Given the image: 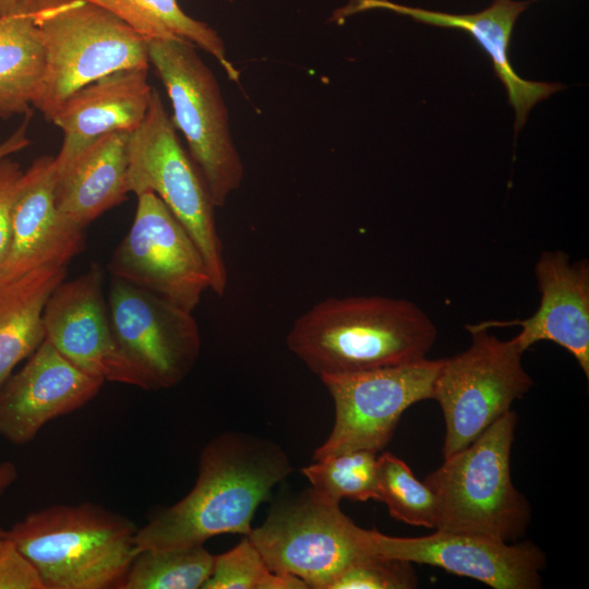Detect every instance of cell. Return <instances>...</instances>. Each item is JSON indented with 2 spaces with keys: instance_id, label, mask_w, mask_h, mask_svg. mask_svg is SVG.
<instances>
[{
  "instance_id": "cell-1",
  "label": "cell",
  "mask_w": 589,
  "mask_h": 589,
  "mask_svg": "<svg viewBox=\"0 0 589 589\" xmlns=\"http://www.w3.org/2000/svg\"><path fill=\"white\" fill-rule=\"evenodd\" d=\"M292 467L276 444L241 433L214 437L202 450L195 485L178 503L137 529L135 555L204 544L223 533L251 531V520Z\"/></svg>"
},
{
  "instance_id": "cell-2",
  "label": "cell",
  "mask_w": 589,
  "mask_h": 589,
  "mask_svg": "<svg viewBox=\"0 0 589 589\" xmlns=\"http://www.w3.org/2000/svg\"><path fill=\"white\" fill-rule=\"evenodd\" d=\"M437 329L416 303L383 296L326 298L292 323L288 349L318 376L426 358Z\"/></svg>"
},
{
  "instance_id": "cell-3",
  "label": "cell",
  "mask_w": 589,
  "mask_h": 589,
  "mask_svg": "<svg viewBox=\"0 0 589 589\" xmlns=\"http://www.w3.org/2000/svg\"><path fill=\"white\" fill-rule=\"evenodd\" d=\"M132 521L92 503L28 514L7 537L32 562L46 589L118 588L135 557Z\"/></svg>"
},
{
  "instance_id": "cell-4",
  "label": "cell",
  "mask_w": 589,
  "mask_h": 589,
  "mask_svg": "<svg viewBox=\"0 0 589 589\" xmlns=\"http://www.w3.org/2000/svg\"><path fill=\"white\" fill-rule=\"evenodd\" d=\"M45 50L33 106L47 120L81 87L112 72L148 69L147 39L84 0H26Z\"/></svg>"
},
{
  "instance_id": "cell-5",
  "label": "cell",
  "mask_w": 589,
  "mask_h": 589,
  "mask_svg": "<svg viewBox=\"0 0 589 589\" xmlns=\"http://www.w3.org/2000/svg\"><path fill=\"white\" fill-rule=\"evenodd\" d=\"M516 424L517 414L508 410L424 478L440 503L436 530L484 534L506 542L524 538L532 509L510 477Z\"/></svg>"
},
{
  "instance_id": "cell-6",
  "label": "cell",
  "mask_w": 589,
  "mask_h": 589,
  "mask_svg": "<svg viewBox=\"0 0 589 589\" xmlns=\"http://www.w3.org/2000/svg\"><path fill=\"white\" fill-rule=\"evenodd\" d=\"M148 57L171 101L176 129L188 143L215 207H223L244 178L219 84L192 43L147 40Z\"/></svg>"
},
{
  "instance_id": "cell-7",
  "label": "cell",
  "mask_w": 589,
  "mask_h": 589,
  "mask_svg": "<svg viewBox=\"0 0 589 589\" xmlns=\"http://www.w3.org/2000/svg\"><path fill=\"white\" fill-rule=\"evenodd\" d=\"M127 181L129 193L153 192L165 203L199 248L211 276V290L224 296L228 273L216 207L155 87L144 121L130 133Z\"/></svg>"
},
{
  "instance_id": "cell-8",
  "label": "cell",
  "mask_w": 589,
  "mask_h": 589,
  "mask_svg": "<svg viewBox=\"0 0 589 589\" xmlns=\"http://www.w3.org/2000/svg\"><path fill=\"white\" fill-rule=\"evenodd\" d=\"M247 537L271 570L294 576L313 589H329L348 566L376 553L371 530L357 526L339 502L312 486L272 507Z\"/></svg>"
},
{
  "instance_id": "cell-9",
  "label": "cell",
  "mask_w": 589,
  "mask_h": 589,
  "mask_svg": "<svg viewBox=\"0 0 589 589\" xmlns=\"http://www.w3.org/2000/svg\"><path fill=\"white\" fill-rule=\"evenodd\" d=\"M466 328L472 337L469 347L441 360L433 384L432 399L445 422L444 458L474 441L533 385L521 362L525 351L513 338Z\"/></svg>"
},
{
  "instance_id": "cell-10",
  "label": "cell",
  "mask_w": 589,
  "mask_h": 589,
  "mask_svg": "<svg viewBox=\"0 0 589 589\" xmlns=\"http://www.w3.org/2000/svg\"><path fill=\"white\" fill-rule=\"evenodd\" d=\"M107 304L118 349L137 387L169 388L189 375L201 352L192 312L116 277Z\"/></svg>"
},
{
  "instance_id": "cell-11",
  "label": "cell",
  "mask_w": 589,
  "mask_h": 589,
  "mask_svg": "<svg viewBox=\"0 0 589 589\" xmlns=\"http://www.w3.org/2000/svg\"><path fill=\"white\" fill-rule=\"evenodd\" d=\"M441 360L424 358L395 366L321 375L334 401L335 422L313 460L357 449L377 454L392 440L401 414L413 404L432 399Z\"/></svg>"
},
{
  "instance_id": "cell-12",
  "label": "cell",
  "mask_w": 589,
  "mask_h": 589,
  "mask_svg": "<svg viewBox=\"0 0 589 589\" xmlns=\"http://www.w3.org/2000/svg\"><path fill=\"white\" fill-rule=\"evenodd\" d=\"M137 196L130 230L116 248L111 277L152 291L193 312L211 276L205 261L184 227L153 192Z\"/></svg>"
},
{
  "instance_id": "cell-13",
  "label": "cell",
  "mask_w": 589,
  "mask_h": 589,
  "mask_svg": "<svg viewBox=\"0 0 589 589\" xmlns=\"http://www.w3.org/2000/svg\"><path fill=\"white\" fill-rule=\"evenodd\" d=\"M377 554L441 567L494 589H539L546 556L530 540L506 542L484 534L443 531L416 538L386 536L371 529Z\"/></svg>"
},
{
  "instance_id": "cell-14",
  "label": "cell",
  "mask_w": 589,
  "mask_h": 589,
  "mask_svg": "<svg viewBox=\"0 0 589 589\" xmlns=\"http://www.w3.org/2000/svg\"><path fill=\"white\" fill-rule=\"evenodd\" d=\"M41 318L45 338L79 369L104 382L136 386L115 339L98 265L60 283L49 296Z\"/></svg>"
},
{
  "instance_id": "cell-15",
  "label": "cell",
  "mask_w": 589,
  "mask_h": 589,
  "mask_svg": "<svg viewBox=\"0 0 589 589\" xmlns=\"http://www.w3.org/2000/svg\"><path fill=\"white\" fill-rule=\"evenodd\" d=\"M103 384L45 338L0 388V436L17 445L31 442L47 422L92 400Z\"/></svg>"
},
{
  "instance_id": "cell-16",
  "label": "cell",
  "mask_w": 589,
  "mask_h": 589,
  "mask_svg": "<svg viewBox=\"0 0 589 589\" xmlns=\"http://www.w3.org/2000/svg\"><path fill=\"white\" fill-rule=\"evenodd\" d=\"M55 157L41 156L24 171L11 213V239L0 285L34 269L67 265L85 247L84 229L65 220L55 202Z\"/></svg>"
},
{
  "instance_id": "cell-17",
  "label": "cell",
  "mask_w": 589,
  "mask_h": 589,
  "mask_svg": "<svg viewBox=\"0 0 589 589\" xmlns=\"http://www.w3.org/2000/svg\"><path fill=\"white\" fill-rule=\"evenodd\" d=\"M534 275L540 292V304L533 315L525 320L484 321L474 328L520 326L513 337L526 351L541 340L553 341L566 349L589 378V263L570 261L562 251H543Z\"/></svg>"
},
{
  "instance_id": "cell-18",
  "label": "cell",
  "mask_w": 589,
  "mask_h": 589,
  "mask_svg": "<svg viewBox=\"0 0 589 589\" xmlns=\"http://www.w3.org/2000/svg\"><path fill=\"white\" fill-rule=\"evenodd\" d=\"M531 1L493 0L486 9L471 14H454L409 7L389 0H349L335 12L340 21L366 10L382 9L413 19L417 22L458 28L467 32L490 57L495 74L504 84L508 103L515 111V131L525 124L529 111L540 101L563 88L557 83L534 82L520 77L508 56L510 36L519 15Z\"/></svg>"
},
{
  "instance_id": "cell-19",
  "label": "cell",
  "mask_w": 589,
  "mask_h": 589,
  "mask_svg": "<svg viewBox=\"0 0 589 589\" xmlns=\"http://www.w3.org/2000/svg\"><path fill=\"white\" fill-rule=\"evenodd\" d=\"M148 69H125L74 92L51 118L63 133L55 172L64 170L91 143L109 133L135 131L153 95Z\"/></svg>"
},
{
  "instance_id": "cell-20",
  "label": "cell",
  "mask_w": 589,
  "mask_h": 589,
  "mask_svg": "<svg viewBox=\"0 0 589 589\" xmlns=\"http://www.w3.org/2000/svg\"><path fill=\"white\" fill-rule=\"evenodd\" d=\"M129 139L128 132L100 136L64 170L55 172V202L65 220L84 229L127 200Z\"/></svg>"
},
{
  "instance_id": "cell-21",
  "label": "cell",
  "mask_w": 589,
  "mask_h": 589,
  "mask_svg": "<svg viewBox=\"0 0 589 589\" xmlns=\"http://www.w3.org/2000/svg\"><path fill=\"white\" fill-rule=\"evenodd\" d=\"M67 267H39L0 285V388L45 339L43 311L51 292L65 279Z\"/></svg>"
},
{
  "instance_id": "cell-22",
  "label": "cell",
  "mask_w": 589,
  "mask_h": 589,
  "mask_svg": "<svg viewBox=\"0 0 589 589\" xmlns=\"http://www.w3.org/2000/svg\"><path fill=\"white\" fill-rule=\"evenodd\" d=\"M39 31L26 0L0 15V117L29 111L45 71Z\"/></svg>"
},
{
  "instance_id": "cell-23",
  "label": "cell",
  "mask_w": 589,
  "mask_h": 589,
  "mask_svg": "<svg viewBox=\"0 0 589 589\" xmlns=\"http://www.w3.org/2000/svg\"><path fill=\"white\" fill-rule=\"evenodd\" d=\"M113 14L147 40L180 38L217 59L227 76L239 82L219 34L205 22L188 15L177 0H84Z\"/></svg>"
},
{
  "instance_id": "cell-24",
  "label": "cell",
  "mask_w": 589,
  "mask_h": 589,
  "mask_svg": "<svg viewBox=\"0 0 589 589\" xmlns=\"http://www.w3.org/2000/svg\"><path fill=\"white\" fill-rule=\"evenodd\" d=\"M214 557L204 544L142 551L133 558L118 588H203L213 572Z\"/></svg>"
},
{
  "instance_id": "cell-25",
  "label": "cell",
  "mask_w": 589,
  "mask_h": 589,
  "mask_svg": "<svg viewBox=\"0 0 589 589\" xmlns=\"http://www.w3.org/2000/svg\"><path fill=\"white\" fill-rule=\"evenodd\" d=\"M375 485L377 501L387 506L395 519L412 526L438 527L441 510L436 495L414 477L404 460L390 453L376 457Z\"/></svg>"
},
{
  "instance_id": "cell-26",
  "label": "cell",
  "mask_w": 589,
  "mask_h": 589,
  "mask_svg": "<svg viewBox=\"0 0 589 589\" xmlns=\"http://www.w3.org/2000/svg\"><path fill=\"white\" fill-rule=\"evenodd\" d=\"M376 457L366 449L333 454L314 460L301 472L314 490L330 500L377 501Z\"/></svg>"
},
{
  "instance_id": "cell-27",
  "label": "cell",
  "mask_w": 589,
  "mask_h": 589,
  "mask_svg": "<svg viewBox=\"0 0 589 589\" xmlns=\"http://www.w3.org/2000/svg\"><path fill=\"white\" fill-rule=\"evenodd\" d=\"M301 579L269 569L245 536L235 548L214 557L213 572L203 589H306Z\"/></svg>"
},
{
  "instance_id": "cell-28",
  "label": "cell",
  "mask_w": 589,
  "mask_h": 589,
  "mask_svg": "<svg viewBox=\"0 0 589 589\" xmlns=\"http://www.w3.org/2000/svg\"><path fill=\"white\" fill-rule=\"evenodd\" d=\"M418 577L412 563L381 554L363 556L348 566L329 589H412Z\"/></svg>"
},
{
  "instance_id": "cell-29",
  "label": "cell",
  "mask_w": 589,
  "mask_h": 589,
  "mask_svg": "<svg viewBox=\"0 0 589 589\" xmlns=\"http://www.w3.org/2000/svg\"><path fill=\"white\" fill-rule=\"evenodd\" d=\"M0 589H46L35 566L8 537L0 548Z\"/></svg>"
},
{
  "instance_id": "cell-30",
  "label": "cell",
  "mask_w": 589,
  "mask_h": 589,
  "mask_svg": "<svg viewBox=\"0 0 589 589\" xmlns=\"http://www.w3.org/2000/svg\"><path fill=\"white\" fill-rule=\"evenodd\" d=\"M24 170L10 157L0 159V265L4 261L11 239V213Z\"/></svg>"
},
{
  "instance_id": "cell-31",
  "label": "cell",
  "mask_w": 589,
  "mask_h": 589,
  "mask_svg": "<svg viewBox=\"0 0 589 589\" xmlns=\"http://www.w3.org/2000/svg\"><path fill=\"white\" fill-rule=\"evenodd\" d=\"M31 118L32 112L29 110L25 113L22 123L3 142L0 143V159L10 157L12 154L23 151L31 144L27 136V129Z\"/></svg>"
},
{
  "instance_id": "cell-32",
  "label": "cell",
  "mask_w": 589,
  "mask_h": 589,
  "mask_svg": "<svg viewBox=\"0 0 589 589\" xmlns=\"http://www.w3.org/2000/svg\"><path fill=\"white\" fill-rule=\"evenodd\" d=\"M17 478V468L12 461L0 462V494H2Z\"/></svg>"
},
{
  "instance_id": "cell-33",
  "label": "cell",
  "mask_w": 589,
  "mask_h": 589,
  "mask_svg": "<svg viewBox=\"0 0 589 589\" xmlns=\"http://www.w3.org/2000/svg\"><path fill=\"white\" fill-rule=\"evenodd\" d=\"M20 0H0V15L11 13Z\"/></svg>"
},
{
  "instance_id": "cell-34",
  "label": "cell",
  "mask_w": 589,
  "mask_h": 589,
  "mask_svg": "<svg viewBox=\"0 0 589 589\" xmlns=\"http://www.w3.org/2000/svg\"><path fill=\"white\" fill-rule=\"evenodd\" d=\"M7 539V531L0 527V548Z\"/></svg>"
}]
</instances>
